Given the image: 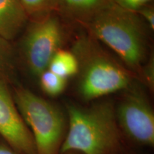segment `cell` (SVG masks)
<instances>
[{
  "instance_id": "4fadbf2b",
  "label": "cell",
  "mask_w": 154,
  "mask_h": 154,
  "mask_svg": "<svg viewBox=\"0 0 154 154\" xmlns=\"http://www.w3.org/2000/svg\"><path fill=\"white\" fill-rule=\"evenodd\" d=\"M28 16L39 18L56 9L57 0H20Z\"/></svg>"
},
{
  "instance_id": "6da1fadb",
  "label": "cell",
  "mask_w": 154,
  "mask_h": 154,
  "mask_svg": "<svg viewBox=\"0 0 154 154\" xmlns=\"http://www.w3.org/2000/svg\"><path fill=\"white\" fill-rule=\"evenodd\" d=\"M66 109L68 128L60 153L128 154L112 101H98L87 107L69 103Z\"/></svg>"
},
{
  "instance_id": "9c48e42d",
  "label": "cell",
  "mask_w": 154,
  "mask_h": 154,
  "mask_svg": "<svg viewBox=\"0 0 154 154\" xmlns=\"http://www.w3.org/2000/svg\"><path fill=\"white\" fill-rule=\"evenodd\" d=\"M108 0H57L56 9L77 22L86 24Z\"/></svg>"
},
{
  "instance_id": "277c9868",
  "label": "cell",
  "mask_w": 154,
  "mask_h": 154,
  "mask_svg": "<svg viewBox=\"0 0 154 154\" xmlns=\"http://www.w3.org/2000/svg\"><path fill=\"white\" fill-rule=\"evenodd\" d=\"M12 96L33 136L36 154L60 153L66 131L64 116L59 107L23 87L15 88Z\"/></svg>"
},
{
  "instance_id": "5bb4252c",
  "label": "cell",
  "mask_w": 154,
  "mask_h": 154,
  "mask_svg": "<svg viewBox=\"0 0 154 154\" xmlns=\"http://www.w3.org/2000/svg\"><path fill=\"white\" fill-rule=\"evenodd\" d=\"M126 10L137 13L140 9L148 5L151 0H109Z\"/></svg>"
},
{
  "instance_id": "9a60e30c",
  "label": "cell",
  "mask_w": 154,
  "mask_h": 154,
  "mask_svg": "<svg viewBox=\"0 0 154 154\" xmlns=\"http://www.w3.org/2000/svg\"><path fill=\"white\" fill-rule=\"evenodd\" d=\"M144 64L145 65H143L142 67L140 73L143 74L146 85L151 89H153L154 84V65L153 57H150L149 61Z\"/></svg>"
},
{
  "instance_id": "7c38bea8",
  "label": "cell",
  "mask_w": 154,
  "mask_h": 154,
  "mask_svg": "<svg viewBox=\"0 0 154 154\" xmlns=\"http://www.w3.org/2000/svg\"><path fill=\"white\" fill-rule=\"evenodd\" d=\"M14 51L9 41L0 36V81L10 77L14 66Z\"/></svg>"
},
{
  "instance_id": "30bf717a",
  "label": "cell",
  "mask_w": 154,
  "mask_h": 154,
  "mask_svg": "<svg viewBox=\"0 0 154 154\" xmlns=\"http://www.w3.org/2000/svg\"><path fill=\"white\" fill-rule=\"evenodd\" d=\"M47 69L68 79L78 74L79 61L72 51L60 49L51 58Z\"/></svg>"
},
{
  "instance_id": "e0dca14e",
  "label": "cell",
  "mask_w": 154,
  "mask_h": 154,
  "mask_svg": "<svg viewBox=\"0 0 154 154\" xmlns=\"http://www.w3.org/2000/svg\"><path fill=\"white\" fill-rule=\"evenodd\" d=\"M0 154H19L0 137Z\"/></svg>"
},
{
  "instance_id": "2e32d148",
  "label": "cell",
  "mask_w": 154,
  "mask_h": 154,
  "mask_svg": "<svg viewBox=\"0 0 154 154\" xmlns=\"http://www.w3.org/2000/svg\"><path fill=\"white\" fill-rule=\"evenodd\" d=\"M138 14L141 17L143 21H145L149 27L153 30L154 29V10L153 7L146 6L138 11Z\"/></svg>"
},
{
  "instance_id": "ba28073f",
  "label": "cell",
  "mask_w": 154,
  "mask_h": 154,
  "mask_svg": "<svg viewBox=\"0 0 154 154\" xmlns=\"http://www.w3.org/2000/svg\"><path fill=\"white\" fill-rule=\"evenodd\" d=\"M28 15L20 0H0V36L10 41L24 28Z\"/></svg>"
},
{
  "instance_id": "52a82bcc",
  "label": "cell",
  "mask_w": 154,
  "mask_h": 154,
  "mask_svg": "<svg viewBox=\"0 0 154 154\" xmlns=\"http://www.w3.org/2000/svg\"><path fill=\"white\" fill-rule=\"evenodd\" d=\"M0 137L19 154H36L33 136L6 81H0Z\"/></svg>"
},
{
  "instance_id": "5b68a950",
  "label": "cell",
  "mask_w": 154,
  "mask_h": 154,
  "mask_svg": "<svg viewBox=\"0 0 154 154\" xmlns=\"http://www.w3.org/2000/svg\"><path fill=\"white\" fill-rule=\"evenodd\" d=\"M63 40V26L59 19L51 13L38 18L29 26L22 41V52L32 74L38 77L47 70Z\"/></svg>"
},
{
  "instance_id": "7a4b0ae2",
  "label": "cell",
  "mask_w": 154,
  "mask_h": 154,
  "mask_svg": "<svg viewBox=\"0 0 154 154\" xmlns=\"http://www.w3.org/2000/svg\"><path fill=\"white\" fill-rule=\"evenodd\" d=\"M85 25L93 38L113 50L131 70L140 73L147 55V36L138 13L108 0Z\"/></svg>"
},
{
  "instance_id": "ac0fdd59",
  "label": "cell",
  "mask_w": 154,
  "mask_h": 154,
  "mask_svg": "<svg viewBox=\"0 0 154 154\" xmlns=\"http://www.w3.org/2000/svg\"><path fill=\"white\" fill-rule=\"evenodd\" d=\"M60 154H81V153H76V152L70 151V152H65V153H60Z\"/></svg>"
},
{
  "instance_id": "3957f363",
  "label": "cell",
  "mask_w": 154,
  "mask_h": 154,
  "mask_svg": "<svg viewBox=\"0 0 154 154\" xmlns=\"http://www.w3.org/2000/svg\"><path fill=\"white\" fill-rule=\"evenodd\" d=\"M72 51L79 61L77 92L84 101L98 99L132 85L131 74L100 49L94 38H79Z\"/></svg>"
},
{
  "instance_id": "8992f818",
  "label": "cell",
  "mask_w": 154,
  "mask_h": 154,
  "mask_svg": "<svg viewBox=\"0 0 154 154\" xmlns=\"http://www.w3.org/2000/svg\"><path fill=\"white\" fill-rule=\"evenodd\" d=\"M115 106L117 123L124 136L139 146L154 145V113L144 93L132 85Z\"/></svg>"
},
{
  "instance_id": "8fae6325",
  "label": "cell",
  "mask_w": 154,
  "mask_h": 154,
  "mask_svg": "<svg viewBox=\"0 0 154 154\" xmlns=\"http://www.w3.org/2000/svg\"><path fill=\"white\" fill-rule=\"evenodd\" d=\"M38 78L42 91L51 97L61 95L66 88L68 79L51 72L49 69L42 72Z\"/></svg>"
}]
</instances>
